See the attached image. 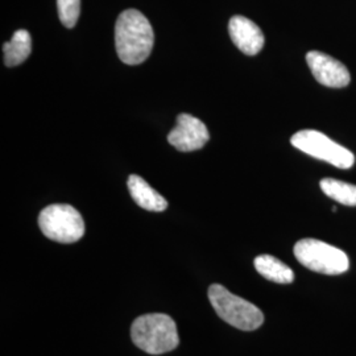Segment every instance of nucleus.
<instances>
[{
    "mask_svg": "<svg viewBox=\"0 0 356 356\" xmlns=\"http://www.w3.org/2000/svg\"><path fill=\"white\" fill-rule=\"evenodd\" d=\"M154 33L149 20L138 10L120 13L115 24V47L122 63L139 65L153 49Z\"/></svg>",
    "mask_w": 356,
    "mask_h": 356,
    "instance_id": "nucleus-1",
    "label": "nucleus"
},
{
    "mask_svg": "<svg viewBox=\"0 0 356 356\" xmlns=\"http://www.w3.org/2000/svg\"><path fill=\"white\" fill-rule=\"evenodd\" d=\"M131 338L140 350L161 355L177 348V325L168 314L151 313L138 317L131 326Z\"/></svg>",
    "mask_w": 356,
    "mask_h": 356,
    "instance_id": "nucleus-2",
    "label": "nucleus"
},
{
    "mask_svg": "<svg viewBox=\"0 0 356 356\" xmlns=\"http://www.w3.org/2000/svg\"><path fill=\"white\" fill-rule=\"evenodd\" d=\"M209 300L216 314L239 330L254 331L264 322V314L257 306L229 292L223 285L213 284L209 288Z\"/></svg>",
    "mask_w": 356,
    "mask_h": 356,
    "instance_id": "nucleus-3",
    "label": "nucleus"
},
{
    "mask_svg": "<svg viewBox=\"0 0 356 356\" xmlns=\"http://www.w3.org/2000/svg\"><path fill=\"white\" fill-rule=\"evenodd\" d=\"M294 256L304 267L323 275H342L350 268L344 251L318 239L298 241L294 245Z\"/></svg>",
    "mask_w": 356,
    "mask_h": 356,
    "instance_id": "nucleus-4",
    "label": "nucleus"
},
{
    "mask_svg": "<svg viewBox=\"0 0 356 356\" xmlns=\"http://www.w3.org/2000/svg\"><path fill=\"white\" fill-rule=\"evenodd\" d=\"M42 234L54 242L76 243L85 235L82 216L70 204H51L38 216Z\"/></svg>",
    "mask_w": 356,
    "mask_h": 356,
    "instance_id": "nucleus-5",
    "label": "nucleus"
},
{
    "mask_svg": "<svg viewBox=\"0 0 356 356\" xmlns=\"http://www.w3.org/2000/svg\"><path fill=\"white\" fill-rule=\"evenodd\" d=\"M291 143L301 152L339 169H350L355 164L354 153L316 129H302L296 132Z\"/></svg>",
    "mask_w": 356,
    "mask_h": 356,
    "instance_id": "nucleus-6",
    "label": "nucleus"
},
{
    "mask_svg": "<svg viewBox=\"0 0 356 356\" xmlns=\"http://www.w3.org/2000/svg\"><path fill=\"white\" fill-rule=\"evenodd\" d=\"M210 139L209 129L198 118L189 114L177 116V126L173 128L168 141L179 152H193L204 148Z\"/></svg>",
    "mask_w": 356,
    "mask_h": 356,
    "instance_id": "nucleus-7",
    "label": "nucleus"
},
{
    "mask_svg": "<svg viewBox=\"0 0 356 356\" xmlns=\"http://www.w3.org/2000/svg\"><path fill=\"white\" fill-rule=\"evenodd\" d=\"M306 63L309 65L310 72L314 78L326 88L342 89L351 81V76L347 67L326 53L309 51L306 54Z\"/></svg>",
    "mask_w": 356,
    "mask_h": 356,
    "instance_id": "nucleus-8",
    "label": "nucleus"
},
{
    "mask_svg": "<svg viewBox=\"0 0 356 356\" xmlns=\"http://www.w3.org/2000/svg\"><path fill=\"white\" fill-rule=\"evenodd\" d=\"M229 36L232 42L247 54L256 56L264 47V35L252 20L236 15L232 16L229 24Z\"/></svg>",
    "mask_w": 356,
    "mask_h": 356,
    "instance_id": "nucleus-9",
    "label": "nucleus"
},
{
    "mask_svg": "<svg viewBox=\"0 0 356 356\" xmlns=\"http://www.w3.org/2000/svg\"><path fill=\"white\" fill-rule=\"evenodd\" d=\"M128 191L132 200L148 211H164L168 207L165 198L153 189L152 186L140 176L131 175L128 178Z\"/></svg>",
    "mask_w": 356,
    "mask_h": 356,
    "instance_id": "nucleus-10",
    "label": "nucleus"
},
{
    "mask_svg": "<svg viewBox=\"0 0 356 356\" xmlns=\"http://www.w3.org/2000/svg\"><path fill=\"white\" fill-rule=\"evenodd\" d=\"M256 270L267 280L277 284H291L294 280L292 269L270 254H260L254 259Z\"/></svg>",
    "mask_w": 356,
    "mask_h": 356,
    "instance_id": "nucleus-11",
    "label": "nucleus"
},
{
    "mask_svg": "<svg viewBox=\"0 0 356 356\" xmlns=\"http://www.w3.org/2000/svg\"><path fill=\"white\" fill-rule=\"evenodd\" d=\"M4 64L13 67L23 64L32 51V38L26 29H19L13 33L11 41L3 45Z\"/></svg>",
    "mask_w": 356,
    "mask_h": 356,
    "instance_id": "nucleus-12",
    "label": "nucleus"
},
{
    "mask_svg": "<svg viewBox=\"0 0 356 356\" xmlns=\"http://www.w3.org/2000/svg\"><path fill=\"white\" fill-rule=\"evenodd\" d=\"M319 185L322 191L338 204L350 207L356 206V185L334 178H325Z\"/></svg>",
    "mask_w": 356,
    "mask_h": 356,
    "instance_id": "nucleus-13",
    "label": "nucleus"
},
{
    "mask_svg": "<svg viewBox=\"0 0 356 356\" xmlns=\"http://www.w3.org/2000/svg\"><path fill=\"white\" fill-rule=\"evenodd\" d=\"M57 8L64 26L74 28L81 13V0H57Z\"/></svg>",
    "mask_w": 356,
    "mask_h": 356,
    "instance_id": "nucleus-14",
    "label": "nucleus"
}]
</instances>
